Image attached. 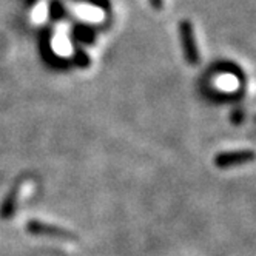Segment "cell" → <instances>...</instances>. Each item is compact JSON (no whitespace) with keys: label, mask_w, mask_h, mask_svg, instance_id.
Segmentation results:
<instances>
[{"label":"cell","mask_w":256,"mask_h":256,"mask_svg":"<svg viewBox=\"0 0 256 256\" xmlns=\"http://www.w3.org/2000/svg\"><path fill=\"white\" fill-rule=\"evenodd\" d=\"M84 2H88L91 5H96L99 8H108V0H84Z\"/></svg>","instance_id":"cell-5"},{"label":"cell","mask_w":256,"mask_h":256,"mask_svg":"<svg viewBox=\"0 0 256 256\" xmlns=\"http://www.w3.org/2000/svg\"><path fill=\"white\" fill-rule=\"evenodd\" d=\"M26 230L32 234L48 236V238H54V240H60V241H76L78 240L74 233H71L65 228H60V227H56V226L40 222V221H28Z\"/></svg>","instance_id":"cell-3"},{"label":"cell","mask_w":256,"mask_h":256,"mask_svg":"<svg viewBox=\"0 0 256 256\" xmlns=\"http://www.w3.org/2000/svg\"><path fill=\"white\" fill-rule=\"evenodd\" d=\"M179 38H180V45L182 51H184V58L188 62V65H198L200 58H199V50L196 44V36H194V28L190 20H182L179 24Z\"/></svg>","instance_id":"cell-1"},{"label":"cell","mask_w":256,"mask_h":256,"mask_svg":"<svg viewBox=\"0 0 256 256\" xmlns=\"http://www.w3.org/2000/svg\"><path fill=\"white\" fill-rule=\"evenodd\" d=\"M20 187H22V182H17V184L10 190V193L5 196L2 207H0V216H2L4 219L12 216V213L16 210V206H17V199H19Z\"/></svg>","instance_id":"cell-4"},{"label":"cell","mask_w":256,"mask_h":256,"mask_svg":"<svg viewBox=\"0 0 256 256\" xmlns=\"http://www.w3.org/2000/svg\"><path fill=\"white\" fill-rule=\"evenodd\" d=\"M150 4L154 10H162L164 8V0H150Z\"/></svg>","instance_id":"cell-6"},{"label":"cell","mask_w":256,"mask_h":256,"mask_svg":"<svg viewBox=\"0 0 256 256\" xmlns=\"http://www.w3.org/2000/svg\"><path fill=\"white\" fill-rule=\"evenodd\" d=\"M256 159V153L253 150H236V152H222L213 158V164L218 168H232L244 164L253 162Z\"/></svg>","instance_id":"cell-2"}]
</instances>
